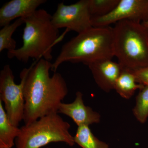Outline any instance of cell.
Returning a JSON list of instances; mask_svg holds the SVG:
<instances>
[{
    "instance_id": "6da1fadb",
    "label": "cell",
    "mask_w": 148,
    "mask_h": 148,
    "mask_svg": "<svg viewBox=\"0 0 148 148\" xmlns=\"http://www.w3.org/2000/svg\"><path fill=\"white\" fill-rule=\"evenodd\" d=\"M52 64L44 58L35 61L24 75V125L50 114L58 113L60 104L68 95L66 81L60 73L50 76Z\"/></svg>"
},
{
    "instance_id": "7a4b0ae2",
    "label": "cell",
    "mask_w": 148,
    "mask_h": 148,
    "mask_svg": "<svg viewBox=\"0 0 148 148\" xmlns=\"http://www.w3.org/2000/svg\"><path fill=\"white\" fill-rule=\"evenodd\" d=\"M114 55L113 29L110 27H92L78 34L66 43L51 65L56 73L64 62L82 63L85 65L106 59Z\"/></svg>"
},
{
    "instance_id": "3957f363",
    "label": "cell",
    "mask_w": 148,
    "mask_h": 148,
    "mask_svg": "<svg viewBox=\"0 0 148 148\" xmlns=\"http://www.w3.org/2000/svg\"><path fill=\"white\" fill-rule=\"evenodd\" d=\"M52 15L44 9H38L22 18L25 24L21 47L8 51L10 59L15 58L27 63L30 58L38 61L53 58L52 48L59 41V29L51 21Z\"/></svg>"
},
{
    "instance_id": "277c9868",
    "label": "cell",
    "mask_w": 148,
    "mask_h": 148,
    "mask_svg": "<svg viewBox=\"0 0 148 148\" xmlns=\"http://www.w3.org/2000/svg\"><path fill=\"white\" fill-rule=\"evenodd\" d=\"M114 55L123 69L135 71L148 66V31L142 23L123 20L113 28Z\"/></svg>"
},
{
    "instance_id": "5b68a950",
    "label": "cell",
    "mask_w": 148,
    "mask_h": 148,
    "mask_svg": "<svg viewBox=\"0 0 148 148\" xmlns=\"http://www.w3.org/2000/svg\"><path fill=\"white\" fill-rule=\"evenodd\" d=\"M71 125L58 113L40 118L20 127L16 138V148H41L52 143H63L73 147L74 136L69 132Z\"/></svg>"
},
{
    "instance_id": "8992f818",
    "label": "cell",
    "mask_w": 148,
    "mask_h": 148,
    "mask_svg": "<svg viewBox=\"0 0 148 148\" xmlns=\"http://www.w3.org/2000/svg\"><path fill=\"white\" fill-rule=\"evenodd\" d=\"M19 84L14 82L13 72L8 64L0 72V101L4 103V108L10 121L18 126L24 120L25 100L24 96V75H20Z\"/></svg>"
},
{
    "instance_id": "52a82bcc",
    "label": "cell",
    "mask_w": 148,
    "mask_h": 148,
    "mask_svg": "<svg viewBox=\"0 0 148 148\" xmlns=\"http://www.w3.org/2000/svg\"><path fill=\"white\" fill-rule=\"evenodd\" d=\"M89 0H80L73 4H58L51 21L58 29L66 28L68 31L80 34L92 28L89 10Z\"/></svg>"
},
{
    "instance_id": "ba28073f",
    "label": "cell",
    "mask_w": 148,
    "mask_h": 148,
    "mask_svg": "<svg viewBox=\"0 0 148 148\" xmlns=\"http://www.w3.org/2000/svg\"><path fill=\"white\" fill-rule=\"evenodd\" d=\"M148 18V0H119L116 6L104 16L91 17L92 27H110L123 20L143 23Z\"/></svg>"
},
{
    "instance_id": "9c48e42d",
    "label": "cell",
    "mask_w": 148,
    "mask_h": 148,
    "mask_svg": "<svg viewBox=\"0 0 148 148\" xmlns=\"http://www.w3.org/2000/svg\"><path fill=\"white\" fill-rule=\"evenodd\" d=\"M58 113L62 114L71 118L78 127L83 125L89 126L98 123L101 121V115L90 107L86 106L83 100V94L80 91L76 93L73 102L60 104Z\"/></svg>"
},
{
    "instance_id": "30bf717a",
    "label": "cell",
    "mask_w": 148,
    "mask_h": 148,
    "mask_svg": "<svg viewBox=\"0 0 148 148\" xmlns=\"http://www.w3.org/2000/svg\"><path fill=\"white\" fill-rule=\"evenodd\" d=\"M95 82L103 91L114 89L117 79L123 70L119 63L106 59L87 64Z\"/></svg>"
},
{
    "instance_id": "8fae6325",
    "label": "cell",
    "mask_w": 148,
    "mask_h": 148,
    "mask_svg": "<svg viewBox=\"0 0 148 148\" xmlns=\"http://www.w3.org/2000/svg\"><path fill=\"white\" fill-rule=\"evenodd\" d=\"M46 0H12L0 9V27L10 24L14 19L26 17L37 10Z\"/></svg>"
},
{
    "instance_id": "7c38bea8",
    "label": "cell",
    "mask_w": 148,
    "mask_h": 148,
    "mask_svg": "<svg viewBox=\"0 0 148 148\" xmlns=\"http://www.w3.org/2000/svg\"><path fill=\"white\" fill-rule=\"evenodd\" d=\"M20 132V127L12 124L9 119L0 101V148L13 147Z\"/></svg>"
},
{
    "instance_id": "4fadbf2b",
    "label": "cell",
    "mask_w": 148,
    "mask_h": 148,
    "mask_svg": "<svg viewBox=\"0 0 148 148\" xmlns=\"http://www.w3.org/2000/svg\"><path fill=\"white\" fill-rule=\"evenodd\" d=\"M144 86L138 82L134 71L123 69L115 83L114 89L122 98L129 99L136 90H140Z\"/></svg>"
},
{
    "instance_id": "5bb4252c",
    "label": "cell",
    "mask_w": 148,
    "mask_h": 148,
    "mask_svg": "<svg viewBox=\"0 0 148 148\" xmlns=\"http://www.w3.org/2000/svg\"><path fill=\"white\" fill-rule=\"evenodd\" d=\"M74 138L75 143L82 148H110L93 135L88 125L78 126Z\"/></svg>"
},
{
    "instance_id": "9a60e30c",
    "label": "cell",
    "mask_w": 148,
    "mask_h": 148,
    "mask_svg": "<svg viewBox=\"0 0 148 148\" xmlns=\"http://www.w3.org/2000/svg\"><path fill=\"white\" fill-rule=\"evenodd\" d=\"M24 24V20L20 18L2 27L0 30V52L5 49L10 51L16 49V42L12 36L17 28Z\"/></svg>"
},
{
    "instance_id": "2e32d148",
    "label": "cell",
    "mask_w": 148,
    "mask_h": 148,
    "mask_svg": "<svg viewBox=\"0 0 148 148\" xmlns=\"http://www.w3.org/2000/svg\"><path fill=\"white\" fill-rule=\"evenodd\" d=\"M132 112L140 123L143 124L147 121L148 118V85H144L140 90Z\"/></svg>"
},
{
    "instance_id": "e0dca14e",
    "label": "cell",
    "mask_w": 148,
    "mask_h": 148,
    "mask_svg": "<svg viewBox=\"0 0 148 148\" xmlns=\"http://www.w3.org/2000/svg\"><path fill=\"white\" fill-rule=\"evenodd\" d=\"M119 0H89V10L91 17L108 14L118 3Z\"/></svg>"
},
{
    "instance_id": "ac0fdd59",
    "label": "cell",
    "mask_w": 148,
    "mask_h": 148,
    "mask_svg": "<svg viewBox=\"0 0 148 148\" xmlns=\"http://www.w3.org/2000/svg\"><path fill=\"white\" fill-rule=\"evenodd\" d=\"M137 81L143 85H148V66L134 71Z\"/></svg>"
},
{
    "instance_id": "d6986e66",
    "label": "cell",
    "mask_w": 148,
    "mask_h": 148,
    "mask_svg": "<svg viewBox=\"0 0 148 148\" xmlns=\"http://www.w3.org/2000/svg\"><path fill=\"white\" fill-rule=\"evenodd\" d=\"M142 24H143V26H144L148 31V18L146 21H144L143 23H142Z\"/></svg>"
},
{
    "instance_id": "ffe728a7",
    "label": "cell",
    "mask_w": 148,
    "mask_h": 148,
    "mask_svg": "<svg viewBox=\"0 0 148 148\" xmlns=\"http://www.w3.org/2000/svg\"><path fill=\"white\" fill-rule=\"evenodd\" d=\"M51 148L49 147H45V148Z\"/></svg>"
},
{
    "instance_id": "44dd1931",
    "label": "cell",
    "mask_w": 148,
    "mask_h": 148,
    "mask_svg": "<svg viewBox=\"0 0 148 148\" xmlns=\"http://www.w3.org/2000/svg\"></svg>"
}]
</instances>
